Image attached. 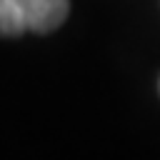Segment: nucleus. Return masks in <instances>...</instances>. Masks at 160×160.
Listing matches in <instances>:
<instances>
[{"instance_id":"nucleus-1","label":"nucleus","mask_w":160,"mask_h":160,"mask_svg":"<svg viewBox=\"0 0 160 160\" xmlns=\"http://www.w3.org/2000/svg\"><path fill=\"white\" fill-rule=\"evenodd\" d=\"M68 0H0V35L52 32L68 18Z\"/></svg>"}]
</instances>
